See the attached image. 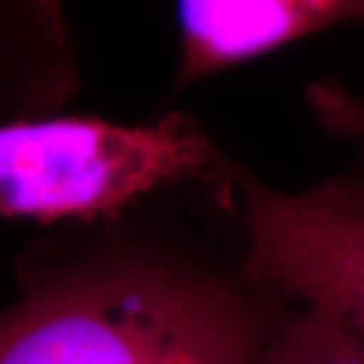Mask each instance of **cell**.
<instances>
[{"label":"cell","instance_id":"1","mask_svg":"<svg viewBox=\"0 0 364 364\" xmlns=\"http://www.w3.org/2000/svg\"><path fill=\"white\" fill-rule=\"evenodd\" d=\"M273 326L215 282L128 263L57 279L4 312L0 364H259Z\"/></svg>","mask_w":364,"mask_h":364},{"label":"cell","instance_id":"2","mask_svg":"<svg viewBox=\"0 0 364 364\" xmlns=\"http://www.w3.org/2000/svg\"><path fill=\"white\" fill-rule=\"evenodd\" d=\"M225 164L191 117L124 126L91 116L18 119L0 132V210L39 223L117 217L140 196Z\"/></svg>","mask_w":364,"mask_h":364},{"label":"cell","instance_id":"3","mask_svg":"<svg viewBox=\"0 0 364 364\" xmlns=\"http://www.w3.org/2000/svg\"><path fill=\"white\" fill-rule=\"evenodd\" d=\"M245 207L249 284L336 314L364 336V178L301 195L229 166Z\"/></svg>","mask_w":364,"mask_h":364},{"label":"cell","instance_id":"4","mask_svg":"<svg viewBox=\"0 0 364 364\" xmlns=\"http://www.w3.org/2000/svg\"><path fill=\"white\" fill-rule=\"evenodd\" d=\"M176 14L184 87L328 26L364 25V0H176Z\"/></svg>","mask_w":364,"mask_h":364},{"label":"cell","instance_id":"5","mask_svg":"<svg viewBox=\"0 0 364 364\" xmlns=\"http://www.w3.org/2000/svg\"><path fill=\"white\" fill-rule=\"evenodd\" d=\"M259 364H364V336L336 314L304 306L275 322Z\"/></svg>","mask_w":364,"mask_h":364},{"label":"cell","instance_id":"6","mask_svg":"<svg viewBox=\"0 0 364 364\" xmlns=\"http://www.w3.org/2000/svg\"><path fill=\"white\" fill-rule=\"evenodd\" d=\"M306 102L316 124L334 138L364 148V100L334 79L314 81L306 87ZM364 178V172L360 174Z\"/></svg>","mask_w":364,"mask_h":364}]
</instances>
